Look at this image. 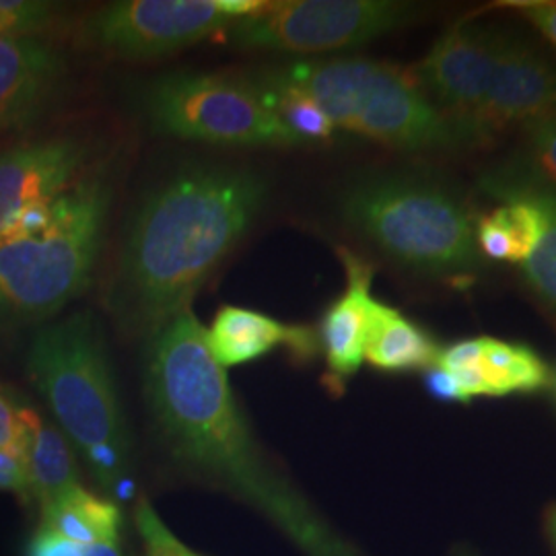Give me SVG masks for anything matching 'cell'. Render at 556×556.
<instances>
[{"mask_svg": "<svg viewBox=\"0 0 556 556\" xmlns=\"http://www.w3.org/2000/svg\"><path fill=\"white\" fill-rule=\"evenodd\" d=\"M206 346L223 369L252 363L287 349L299 361H312L319 353L318 332L309 326L285 324L266 314L239 305H223L208 328Z\"/></svg>", "mask_w": 556, "mask_h": 556, "instance_id": "e0dca14e", "label": "cell"}, {"mask_svg": "<svg viewBox=\"0 0 556 556\" xmlns=\"http://www.w3.org/2000/svg\"><path fill=\"white\" fill-rule=\"evenodd\" d=\"M528 147L538 169L556 186V116L536 119L523 126Z\"/></svg>", "mask_w": 556, "mask_h": 556, "instance_id": "d4e9b609", "label": "cell"}, {"mask_svg": "<svg viewBox=\"0 0 556 556\" xmlns=\"http://www.w3.org/2000/svg\"><path fill=\"white\" fill-rule=\"evenodd\" d=\"M544 526H546V534L548 540L553 544L556 553V505H553L548 511H546V519H544Z\"/></svg>", "mask_w": 556, "mask_h": 556, "instance_id": "f546056e", "label": "cell"}, {"mask_svg": "<svg viewBox=\"0 0 556 556\" xmlns=\"http://www.w3.org/2000/svg\"><path fill=\"white\" fill-rule=\"evenodd\" d=\"M66 75L59 48L40 36L0 40V135L31 126Z\"/></svg>", "mask_w": 556, "mask_h": 556, "instance_id": "5bb4252c", "label": "cell"}, {"mask_svg": "<svg viewBox=\"0 0 556 556\" xmlns=\"http://www.w3.org/2000/svg\"><path fill=\"white\" fill-rule=\"evenodd\" d=\"M23 556H122V551L118 544H80L38 528L25 544Z\"/></svg>", "mask_w": 556, "mask_h": 556, "instance_id": "cb8c5ba5", "label": "cell"}, {"mask_svg": "<svg viewBox=\"0 0 556 556\" xmlns=\"http://www.w3.org/2000/svg\"><path fill=\"white\" fill-rule=\"evenodd\" d=\"M497 36L498 29L493 27L459 21L433 43L417 66L418 87L425 96L443 114L477 130H480L478 114L495 60Z\"/></svg>", "mask_w": 556, "mask_h": 556, "instance_id": "30bf717a", "label": "cell"}, {"mask_svg": "<svg viewBox=\"0 0 556 556\" xmlns=\"http://www.w3.org/2000/svg\"><path fill=\"white\" fill-rule=\"evenodd\" d=\"M231 21L220 0H119L85 20L83 40L116 59H157L215 36Z\"/></svg>", "mask_w": 556, "mask_h": 556, "instance_id": "9c48e42d", "label": "cell"}, {"mask_svg": "<svg viewBox=\"0 0 556 556\" xmlns=\"http://www.w3.org/2000/svg\"><path fill=\"white\" fill-rule=\"evenodd\" d=\"M556 116V66L530 43L498 31L478 128L491 139L507 124H530Z\"/></svg>", "mask_w": 556, "mask_h": 556, "instance_id": "8fae6325", "label": "cell"}, {"mask_svg": "<svg viewBox=\"0 0 556 556\" xmlns=\"http://www.w3.org/2000/svg\"><path fill=\"white\" fill-rule=\"evenodd\" d=\"M340 208L344 220L386 256L420 275L468 277L480 266L472 215L438 179L369 176L342 194Z\"/></svg>", "mask_w": 556, "mask_h": 556, "instance_id": "5b68a950", "label": "cell"}, {"mask_svg": "<svg viewBox=\"0 0 556 556\" xmlns=\"http://www.w3.org/2000/svg\"><path fill=\"white\" fill-rule=\"evenodd\" d=\"M27 376L77 447L105 493L135 497L130 438L100 324L79 312L36 332L27 351Z\"/></svg>", "mask_w": 556, "mask_h": 556, "instance_id": "3957f363", "label": "cell"}, {"mask_svg": "<svg viewBox=\"0 0 556 556\" xmlns=\"http://www.w3.org/2000/svg\"><path fill=\"white\" fill-rule=\"evenodd\" d=\"M266 197V179L252 169L202 167L144 200L105 289V307L119 328L147 340L190 309L252 229Z\"/></svg>", "mask_w": 556, "mask_h": 556, "instance_id": "6da1fadb", "label": "cell"}, {"mask_svg": "<svg viewBox=\"0 0 556 556\" xmlns=\"http://www.w3.org/2000/svg\"><path fill=\"white\" fill-rule=\"evenodd\" d=\"M0 491L13 493L25 505L34 501L25 459L11 450H0Z\"/></svg>", "mask_w": 556, "mask_h": 556, "instance_id": "4316f807", "label": "cell"}, {"mask_svg": "<svg viewBox=\"0 0 556 556\" xmlns=\"http://www.w3.org/2000/svg\"><path fill=\"white\" fill-rule=\"evenodd\" d=\"M41 526L80 544H118L124 516L116 501L100 497L75 484L60 497L41 505Z\"/></svg>", "mask_w": 556, "mask_h": 556, "instance_id": "ffe728a7", "label": "cell"}, {"mask_svg": "<svg viewBox=\"0 0 556 556\" xmlns=\"http://www.w3.org/2000/svg\"><path fill=\"white\" fill-rule=\"evenodd\" d=\"M489 199H517L536 208L540 238L530 258L521 262V275L540 298L556 309V186L530 157H511L480 178Z\"/></svg>", "mask_w": 556, "mask_h": 556, "instance_id": "2e32d148", "label": "cell"}, {"mask_svg": "<svg viewBox=\"0 0 556 556\" xmlns=\"http://www.w3.org/2000/svg\"><path fill=\"white\" fill-rule=\"evenodd\" d=\"M87 147L71 137L27 140L0 151V241L23 211L77 184Z\"/></svg>", "mask_w": 556, "mask_h": 556, "instance_id": "7c38bea8", "label": "cell"}, {"mask_svg": "<svg viewBox=\"0 0 556 556\" xmlns=\"http://www.w3.org/2000/svg\"><path fill=\"white\" fill-rule=\"evenodd\" d=\"M435 367L456 381L464 404L478 396L532 394L553 381L538 353L498 338H468L441 349Z\"/></svg>", "mask_w": 556, "mask_h": 556, "instance_id": "4fadbf2b", "label": "cell"}, {"mask_svg": "<svg viewBox=\"0 0 556 556\" xmlns=\"http://www.w3.org/2000/svg\"><path fill=\"white\" fill-rule=\"evenodd\" d=\"M59 13L52 2L38 0H0V40L40 36Z\"/></svg>", "mask_w": 556, "mask_h": 556, "instance_id": "7402d4cb", "label": "cell"}, {"mask_svg": "<svg viewBox=\"0 0 556 556\" xmlns=\"http://www.w3.org/2000/svg\"><path fill=\"white\" fill-rule=\"evenodd\" d=\"M338 254L346 270V289L326 309L318 337L326 358L324 383L330 392L342 394L365 361V342L378 299L371 295L374 266L346 248H340Z\"/></svg>", "mask_w": 556, "mask_h": 556, "instance_id": "9a60e30c", "label": "cell"}, {"mask_svg": "<svg viewBox=\"0 0 556 556\" xmlns=\"http://www.w3.org/2000/svg\"><path fill=\"white\" fill-rule=\"evenodd\" d=\"M507 7H514L546 40L556 46V2L553 0H516L507 2Z\"/></svg>", "mask_w": 556, "mask_h": 556, "instance_id": "f1b7e54d", "label": "cell"}, {"mask_svg": "<svg viewBox=\"0 0 556 556\" xmlns=\"http://www.w3.org/2000/svg\"><path fill=\"white\" fill-rule=\"evenodd\" d=\"M477 243L478 250L495 260L514 258V245L511 239L505 233V229L498 225L497 220L491 215L480 219L477 223Z\"/></svg>", "mask_w": 556, "mask_h": 556, "instance_id": "83f0119b", "label": "cell"}, {"mask_svg": "<svg viewBox=\"0 0 556 556\" xmlns=\"http://www.w3.org/2000/svg\"><path fill=\"white\" fill-rule=\"evenodd\" d=\"M135 521L139 530L140 542L144 556H200L192 548H188L161 519L160 514L153 509L151 501L139 498L135 509Z\"/></svg>", "mask_w": 556, "mask_h": 556, "instance_id": "603a6c76", "label": "cell"}, {"mask_svg": "<svg viewBox=\"0 0 556 556\" xmlns=\"http://www.w3.org/2000/svg\"><path fill=\"white\" fill-rule=\"evenodd\" d=\"M555 386H556V381H555Z\"/></svg>", "mask_w": 556, "mask_h": 556, "instance_id": "4dcf8cb0", "label": "cell"}, {"mask_svg": "<svg viewBox=\"0 0 556 556\" xmlns=\"http://www.w3.org/2000/svg\"><path fill=\"white\" fill-rule=\"evenodd\" d=\"M273 71L316 101L337 130L390 149L456 151L491 140L443 114L417 80L386 62L303 60Z\"/></svg>", "mask_w": 556, "mask_h": 556, "instance_id": "277c9868", "label": "cell"}, {"mask_svg": "<svg viewBox=\"0 0 556 556\" xmlns=\"http://www.w3.org/2000/svg\"><path fill=\"white\" fill-rule=\"evenodd\" d=\"M144 112L155 132L174 139L219 147H303L243 77L169 73L147 87Z\"/></svg>", "mask_w": 556, "mask_h": 556, "instance_id": "52a82bcc", "label": "cell"}, {"mask_svg": "<svg viewBox=\"0 0 556 556\" xmlns=\"http://www.w3.org/2000/svg\"><path fill=\"white\" fill-rule=\"evenodd\" d=\"M110 206V184L87 176L60 194L38 236L0 243V321H43L79 298L100 258Z\"/></svg>", "mask_w": 556, "mask_h": 556, "instance_id": "8992f818", "label": "cell"}, {"mask_svg": "<svg viewBox=\"0 0 556 556\" xmlns=\"http://www.w3.org/2000/svg\"><path fill=\"white\" fill-rule=\"evenodd\" d=\"M435 340L413 319L378 301L365 342V361L383 374L427 371L439 355Z\"/></svg>", "mask_w": 556, "mask_h": 556, "instance_id": "ac0fdd59", "label": "cell"}, {"mask_svg": "<svg viewBox=\"0 0 556 556\" xmlns=\"http://www.w3.org/2000/svg\"><path fill=\"white\" fill-rule=\"evenodd\" d=\"M243 79L252 85L260 100L282 119V124L303 142V147L326 144L337 139V126L318 103L295 85L277 77L273 68L243 75Z\"/></svg>", "mask_w": 556, "mask_h": 556, "instance_id": "44dd1931", "label": "cell"}, {"mask_svg": "<svg viewBox=\"0 0 556 556\" xmlns=\"http://www.w3.org/2000/svg\"><path fill=\"white\" fill-rule=\"evenodd\" d=\"M27 427L23 420V406L0 388V450H11L25 459Z\"/></svg>", "mask_w": 556, "mask_h": 556, "instance_id": "484cf974", "label": "cell"}, {"mask_svg": "<svg viewBox=\"0 0 556 556\" xmlns=\"http://www.w3.org/2000/svg\"><path fill=\"white\" fill-rule=\"evenodd\" d=\"M23 420L27 427L25 468L29 489L31 497L41 507L75 484H80L77 462L71 441L54 425L46 422L34 408L23 406Z\"/></svg>", "mask_w": 556, "mask_h": 556, "instance_id": "d6986e66", "label": "cell"}, {"mask_svg": "<svg viewBox=\"0 0 556 556\" xmlns=\"http://www.w3.org/2000/svg\"><path fill=\"white\" fill-rule=\"evenodd\" d=\"M144 400L184 472L252 505L305 556H358L264 454L227 371L206 351L165 361L147 381Z\"/></svg>", "mask_w": 556, "mask_h": 556, "instance_id": "7a4b0ae2", "label": "cell"}, {"mask_svg": "<svg viewBox=\"0 0 556 556\" xmlns=\"http://www.w3.org/2000/svg\"><path fill=\"white\" fill-rule=\"evenodd\" d=\"M417 17L415 4L394 0H282L223 31L238 48L324 54L378 40Z\"/></svg>", "mask_w": 556, "mask_h": 556, "instance_id": "ba28073f", "label": "cell"}]
</instances>
